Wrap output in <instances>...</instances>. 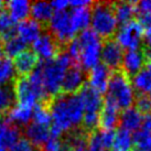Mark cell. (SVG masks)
<instances>
[{
	"instance_id": "1",
	"label": "cell",
	"mask_w": 151,
	"mask_h": 151,
	"mask_svg": "<svg viewBox=\"0 0 151 151\" xmlns=\"http://www.w3.org/2000/svg\"><path fill=\"white\" fill-rule=\"evenodd\" d=\"M51 113L52 124L50 126V136L59 138L65 131L77 127L83 122L84 106L77 94H60L47 104Z\"/></svg>"
},
{
	"instance_id": "2",
	"label": "cell",
	"mask_w": 151,
	"mask_h": 151,
	"mask_svg": "<svg viewBox=\"0 0 151 151\" xmlns=\"http://www.w3.org/2000/svg\"><path fill=\"white\" fill-rule=\"evenodd\" d=\"M73 64V60L65 52H61L53 60L38 63L43 88L50 101L61 94V87L65 73Z\"/></svg>"
},
{
	"instance_id": "3",
	"label": "cell",
	"mask_w": 151,
	"mask_h": 151,
	"mask_svg": "<svg viewBox=\"0 0 151 151\" xmlns=\"http://www.w3.org/2000/svg\"><path fill=\"white\" fill-rule=\"evenodd\" d=\"M106 97L111 99L117 105L119 110H126L134 103L136 97L130 78L122 68L111 71Z\"/></svg>"
},
{
	"instance_id": "4",
	"label": "cell",
	"mask_w": 151,
	"mask_h": 151,
	"mask_svg": "<svg viewBox=\"0 0 151 151\" xmlns=\"http://www.w3.org/2000/svg\"><path fill=\"white\" fill-rule=\"evenodd\" d=\"M91 24L93 30L104 41L111 39L117 30V20L113 9V2H93Z\"/></svg>"
},
{
	"instance_id": "5",
	"label": "cell",
	"mask_w": 151,
	"mask_h": 151,
	"mask_svg": "<svg viewBox=\"0 0 151 151\" xmlns=\"http://www.w3.org/2000/svg\"><path fill=\"white\" fill-rule=\"evenodd\" d=\"M84 106V117H83V129L88 134L99 127V116L103 108V97L99 93L88 86L87 83L78 92Z\"/></svg>"
},
{
	"instance_id": "6",
	"label": "cell",
	"mask_w": 151,
	"mask_h": 151,
	"mask_svg": "<svg viewBox=\"0 0 151 151\" xmlns=\"http://www.w3.org/2000/svg\"><path fill=\"white\" fill-rule=\"evenodd\" d=\"M81 49L80 65L83 70H92L99 63L101 52V40L93 29L83 30L76 38Z\"/></svg>"
},
{
	"instance_id": "7",
	"label": "cell",
	"mask_w": 151,
	"mask_h": 151,
	"mask_svg": "<svg viewBox=\"0 0 151 151\" xmlns=\"http://www.w3.org/2000/svg\"><path fill=\"white\" fill-rule=\"evenodd\" d=\"M49 28L50 33L61 46L66 45L73 39H75V34L77 32L72 23L71 14L66 10L53 13L49 21Z\"/></svg>"
},
{
	"instance_id": "8",
	"label": "cell",
	"mask_w": 151,
	"mask_h": 151,
	"mask_svg": "<svg viewBox=\"0 0 151 151\" xmlns=\"http://www.w3.org/2000/svg\"><path fill=\"white\" fill-rule=\"evenodd\" d=\"M145 29L137 20H131L122 25L116 33V41L119 45L128 51L139 50L142 42Z\"/></svg>"
},
{
	"instance_id": "9",
	"label": "cell",
	"mask_w": 151,
	"mask_h": 151,
	"mask_svg": "<svg viewBox=\"0 0 151 151\" xmlns=\"http://www.w3.org/2000/svg\"><path fill=\"white\" fill-rule=\"evenodd\" d=\"M124 51L116 39L104 40L101 44V60L103 64L107 66L110 71H117L122 68Z\"/></svg>"
},
{
	"instance_id": "10",
	"label": "cell",
	"mask_w": 151,
	"mask_h": 151,
	"mask_svg": "<svg viewBox=\"0 0 151 151\" xmlns=\"http://www.w3.org/2000/svg\"><path fill=\"white\" fill-rule=\"evenodd\" d=\"M32 51L43 61H49L55 59L61 53V45L50 32H45L32 43Z\"/></svg>"
},
{
	"instance_id": "11",
	"label": "cell",
	"mask_w": 151,
	"mask_h": 151,
	"mask_svg": "<svg viewBox=\"0 0 151 151\" xmlns=\"http://www.w3.org/2000/svg\"><path fill=\"white\" fill-rule=\"evenodd\" d=\"M13 89L16 94L17 104L34 107L38 103H41L38 93L31 85L27 76L17 77L13 83Z\"/></svg>"
},
{
	"instance_id": "12",
	"label": "cell",
	"mask_w": 151,
	"mask_h": 151,
	"mask_svg": "<svg viewBox=\"0 0 151 151\" xmlns=\"http://www.w3.org/2000/svg\"><path fill=\"white\" fill-rule=\"evenodd\" d=\"M85 80H87V75L80 64L74 63L65 73L61 92L63 94H77L82 87L85 85Z\"/></svg>"
},
{
	"instance_id": "13",
	"label": "cell",
	"mask_w": 151,
	"mask_h": 151,
	"mask_svg": "<svg viewBox=\"0 0 151 151\" xmlns=\"http://www.w3.org/2000/svg\"><path fill=\"white\" fill-rule=\"evenodd\" d=\"M111 71L103 63H98L87 74V85L91 86L99 94H105L107 92L108 82L110 78Z\"/></svg>"
},
{
	"instance_id": "14",
	"label": "cell",
	"mask_w": 151,
	"mask_h": 151,
	"mask_svg": "<svg viewBox=\"0 0 151 151\" xmlns=\"http://www.w3.org/2000/svg\"><path fill=\"white\" fill-rule=\"evenodd\" d=\"M119 108L111 99L105 96L99 116V127L103 130H114L119 124Z\"/></svg>"
},
{
	"instance_id": "15",
	"label": "cell",
	"mask_w": 151,
	"mask_h": 151,
	"mask_svg": "<svg viewBox=\"0 0 151 151\" xmlns=\"http://www.w3.org/2000/svg\"><path fill=\"white\" fill-rule=\"evenodd\" d=\"M145 64H146V58L142 50L127 51L122 58V70L130 78L141 71Z\"/></svg>"
},
{
	"instance_id": "16",
	"label": "cell",
	"mask_w": 151,
	"mask_h": 151,
	"mask_svg": "<svg viewBox=\"0 0 151 151\" xmlns=\"http://www.w3.org/2000/svg\"><path fill=\"white\" fill-rule=\"evenodd\" d=\"M39 63V58L32 50H25L13 60L16 73L20 76H29Z\"/></svg>"
},
{
	"instance_id": "17",
	"label": "cell",
	"mask_w": 151,
	"mask_h": 151,
	"mask_svg": "<svg viewBox=\"0 0 151 151\" xmlns=\"http://www.w3.org/2000/svg\"><path fill=\"white\" fill-rule=\"evenodd\" d=\"M42 34V27L33 19H27L17 25V35L27 44L33 43Z\"/></svg>"
},
{
	"instance_id": "18",
	"label": "cell",
	"mask_w": 151,
	"mask_h": 151,
	"mask_svg": "<svg viewBox=\"0 0 151 151\" xmlns=\"http://www.w3.org/2000/svg\"><path fill=\"white\" fill-rule=\"evenodd\" d=\"M27 139L37 148H41L50 139V127L42 126L31 122L25 127Z\"/></svg>"
},
{
	"instance_id": "19",
	"label": "cell",
	"mask_w": 151,
	"mask_h": 151,
	"mask_svg": "<svg viewBox=\"0 0 151 151\" xmlns=\"http://www.w3.org/2000/svg\"><path fill=\"white\" fill-rule=\"evenodd\" d=\"M143 122V116L139 113L134 107L122 110V115L119 116V124L122 129L131 132H136L141 128Z\"/></svg>"
},
{
	"instance_id": "20",
	"label": "cell",
	"mask_w": 151,
	"mask_h": 151,
	"mask_svg": "<svg viewBox=\"0 0 151 151\" xmlns=\"http://www.w3.org/2000/svg\"><path fill=\"white\" fill-rule=\"evenodd\" d=\"M32 114H33V107L21 105V104H16L12 108L10 109L8 113V120L10 124L13 125H29L30 122L32 120Z\"/></svg>"
},
{
	"instance_id": "21",
	"label": "cell",
	"mask_w": 151,
	"mask_h": 151,
	"mask_svg": "<svg viewBox=\"0 0 151 151\" xmlns=\"http://www.w3.org/2000/svg\"><path fill=\"white\" fill-rule=\"evenodd\" d=\"M113 9L117 22L125 24L127 22L134 20V13H137V2L134 1H122L113 2Z\"/></svg>"
},
{
	"instance_id": "22",
	"label": "cell",
	"mask_w": 151,
	"mask_h": 151,
	"mask_svg": "<svg viewBox=\"0 0 151 151\" xmlns=\"http://www.w3.org/2000/svg\"><path fill=\"white\" fill-rule=\"evenodd\" d=\"M9 16L16 22H22L30 16L31 2L27 0H12L6 4Z\"/></svg>"
},
{
	"instance_id": "23",
	"label": "cell",
	"mask_w": 151,
	"mask_h": 151,
	"mask_svg": "<svg viewBox=\"0 0 151 151\" xmlns=\"http://www.w3.org/2000/svg\"><path fill=\"white\" fill-rule=\"evenodd\" d=\"M53 9L51 7L50 2L45 1H37L31 4V9H30V14L34 21L39 22L40 24L46 23L50 21V19L53 16Z\"/></svg>"
},
{
	"instance_id": "24",
	"label": "cell",
	"mask_w": 151,
	"mask_h": 151,
	"mask_svg": "<svg viewBox=\"0 0 151 151\" xmlns=\"http://www.w3.org/2000/svg\"><path fill=\"white\" fill-rule=\"evenodd\" d=\"M21 138L20 129L10 124L9 126L0 130V151H10L12 146Z\"/></svg>"
},
{
	"instance_id": "25",
	"label": "cell",
	"mask_w": 151,
	"mask_h": 151,
	"mask_svg": "<svg viewBox=\"0 0 151 151\" xmlns=\"http://www.w3.org/2000/svg\"><path fill=\"white\" fill-rule=\"evenodd\" d=\"M70 14H71L72 23L76 29V31H78V30L83 31V30L88 29V25L91 24V19H92L91 7L73 8Z\"/></svg>"
},
{
	"instance_id": "26",
	"label": "cell",
	"mask_w": 151,
	"mask_h": 151,
	"mask_svg": "<svg viewBox=\"0 0 151 151\" xmlns=\"http://www.w3.org/2000/svg\"><path fill=\"white\" fill-rule=\"evenodd\" d=\"M17 34V23L7 11H0V40L7 41Z\"/></svg>"
},
{
	"instance_id": "27",
	"label": "cell",
	"mask_w": 151,
	"mask_h": 151,
	"mask_svg": "<svg viewBox=\"0 0 151 151\" xmlns=\"http://www.w3.org/2000/svg\"><path fill=\"white\" fill-rule=\"evenodd\" d=\"M134 148L132 136L129 131L119 128L115 134V140L110 151H131Z\"/></svg>"
},
{
	"instance_id": "28",
	"label": "cell",
	"mask_w": 151,
	"mask_h": 151,
	"mask_svg": "<svg viewBox=\"0 0 151 151\" xmlns=\"http://www.w3.org/2000/svg\"><path fill=\"white\" fill-rule=\"evenodd\" d=\"M16 94L13 86H0V116H4L16 104Z\"/></svg>"
},
{
	"instance_id": "29",
	"label": "cell",
	"mask_w": 151,
	"mask_h": 151,
	"mask_svg": "<svg viewBox=\"0 0 151 151\" xmlns=\"http://www.w3.org/2000/svg\"><path fill=\"white\" fill-rule=\"evenodd\" d=\"M16 68L10 58L2 56L0 59V86H6L10 82L16 81Z\"/></svg>"
},
{
	"instance_id": "30",
	"label": "cell",
	"mask_w": 151,
	"mask_h": 151,
	"mask_svg": "<svg viewBox=\"0 0 151 151\" xmlns=\"http://www.w3.org/2000/svg\"><path fill=\"white\" fill-rule=\"evenodd\" d=\"M132 87L137 91L138 94H147L151 92V76L149 72L145 68L137 73L136 75L132 77Z\"/></svg>"
},
{
	"instance_id": "31",
	"label": "cell",
	"mask_w": 151,
	"mask_h": 151,
	"mask_svg": "<svg viewBox=\"0 0 151 151\" xmlns=\"http://www.w3.org/2000/svg\"><path fill=\"white\" fill-rule=\"evenodd\" d=\"M27 45L28 44L16 34L14 37L4 41V44L2 45V47H4V53H6L7 58H10V59L13 58L14 59L17 55L25 51Z\"/></svg>"
},
{
	"instance_id": "32",
	"label": "cell",
	"mask_w": 151,
	"mask_h": 151,
	"mask_svg": "<svg viewBox=\"0 0 151 151\" xmlns=\"http://www.w3.org/2000/svg\"><path fill=\"white\" fill-rule=\"evenodd\" d=\"M32 122L42 126L50 127L52 124L51 113L47 104L38 103L33 107V114H32Z\"/></svg>"
},
{
	"instance_id": "33",
	"label": "cell",
	"mask_w": 151,
	"mask_h": 151,
	"mask_svg": "<svg viewBox=\"0 0 151 151\" xmlns=\"http://www.w3.org/2000/svg\"><path fill=\"white\" fill-rule=\"evenodd\" d=\"M134 148L139 151H151V130L140 128L132 136Z\"/></svg>"
},
{
	"instance_id": "34",
	"label": "cell",
	"mask_w": 151,
	"mask_h": 151,
	"mask_svg": "<svg viewBox=\"0 0 151 151\" xmlns=\"http://www.w3.org/2000/svg\"><path fill=\"white\" fill-rule=\"evenodd\" d=\"M87 150L88 151H109L105 147L99 134V130L96 129L88 134L87 138Z\"/></svg>"
},
{
	"instance_id": "35",
	"label": "cell",
	"mask_w": 151,
	"mask_h": 151,
	"mask_svg": "<svg viewBox=\"0 0 151 151\" xmlns=\"http://www.w3.org/2000/svg\"><path fill=\"white\" fill-rule=\"evenodd\" d=\"M134 104H136L134 108L142 116L151 114V101L149 96L145 95V94H138L137 97L134 98Z\"/></svg>"
},
{
	"instance_id": "36",
	"label": "cell",
	"mask_w": 151,
	"mask_h": 151,
	"mask_svg": "<svg viewBox=\"0 0 151 151\" xmlns=\"http://www.w3.org/2000/svg\"><path fill=\"white\" fill-rule=\"evenodd\" d=\"M10 151H40L38 148L33 146L27 138H20L12 146Z\"/></svg>"
},
{
	"instance_id": "37",
	"label": "cell",
	"mask_w": 151,
	"mask_h": 151,
	"mask_svg": "<svg viewBox=\"0 0 151 151\" xmlns=\"http://www.w3.org/2000/svg\"><path fill=\"white\" fill-rule=\"evenodd\" d=\"M62 143L63 141H61L59 138L50 137V139L40 148V151H61Z\"/></svg>"
},
{
	"instance_id": "38",
	"label": "cell",
	"mask_w": 151,
	"mask_h": 151,
	"mask_svg": "<svg viewBox=\"0 0 151 151\" xmlns=\"http://www.w3.org/2000/svg\"><path fill=\"white\" fill-rule=\"evenodd\" d=\"M50 4L52 9H53V11L56 12V11H65L67 7L70 6V1H66V0H56V1H52Z\"/></svg>"
},
{
	"instance_id": "39",
	"label": "cell",
	"mask_w": 151,
	"mask_h": 151,
	"mask_svg": "<svg viewBox=\"0 0 151 151\" xmlns=\"http://www.w3.org/2000/svg\"><path fill=\"white\" fill-rule=\"evenodd\" d=\"M70 6L72 8H85V7H92V1H86V0H74L70 1Z\"/></svg>"
},
{
	"instance_id": "40",
	"label": "cell",
	"mask_w": 151,
	"mask_h": 151,
	"mask_svg": "<svg viewBox=\"0 0 151 151\" xmlns=\"http://www.w3.org/2000/svg\"><path fill=\"white\" fill-rule=\"evenodd\" d=\"M143 38H145L146 42H147V46L151 47V27L145 29V35H143Z\"/></svg>"
},
{
	"instance_id": "41",
	"label": "cell",
	"mask_w": 151,
	"mask_h": 151,
	"mask_svg": "<svg viewBox=\"0 0 151 151\" xmlns=\"http://www.w3.org/2000/svg\"><path fill=\"white\" fill-rule=\"evenodd\" d=\"M9 125H10V122L8 120V118L4 116H0V130H2Z\"/></svg>"
},
{
	"instance_id": "42",
	"label": "cell",
	"mask_w": 151,
	"mask_h": 151,
	"mask_svg": "<svg viewBox=\"0 0 151 151\" xmlns=\"http://www.w3.org/2000/svg\"><path fill=\"white\" fill-rule=\"evenodd\" d=\"M72 151H88V150H87V146L83 145V146H77V147L72 148Z\"/></svg>"
},
{
	"instance_id": "43",
	"label": "cell",
	"mask_w": 151,
	"mask_h": 151,
	"mask_svg": "<svg viewBox=\"0 0 151 151\" xmlns=\"http://www.w3.org/2000/svg\"><path fill=\"white\" fill-rule=\"evenodd\" d=\"M2 55H4V47H2V44L0 42V59L2 58Z\"/></svg>"
},
{
	"instance_id": "44",
	"label": "cell",
	"mask_w": 151,
	"mask_h": 151,
	"mask_svg": "<svg viewBox=\"0 0 151 151\" xmlns=\"http://www.w3.org/2000/svg\"><path fill=\"white\" fill-rule=\"evenodd\" d=\"M4 2H1V1H0V11H2V7H4Z\"/></svg>"
},
{
	"instance_id": "45",
	"label": "cell",
	"mask_w": 151,
	"mask_h": 151,
	"mask_svg": "<svg viewBox=\"0 0 151 151\" xmlns=\"http://www.w3.org/2000/svg\"><path fill=\"white\" fill-rule=\"evenodd\" d=\"M149 98H150V101H151V92L149 93Z\"/></svg>"
}]
</instances>
